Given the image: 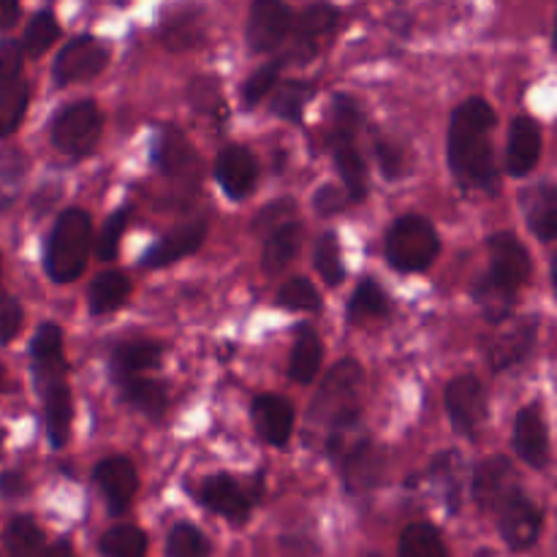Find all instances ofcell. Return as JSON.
<instances>
[{
	"label": "cell",
	"mask_w": 557,
	"mask_h": 557,
	"mask_svg": "<svg viewBox=\"0 0 557 557\" xmlns=\"http://www.w3.org/2000/svg\"><path fill=\"white\" fill-rule=\"evenodd\" d=\"M495 123L498 117L484 98H468L451 114L449 166L466 188L484 190V194L498 190V163L490 141Z\"/></svg>",
	"instance_id": "cell-1"
},
{
	"label": "cell",
	"mask_w": 557,
	"mask_h": 557,
	"mask_svg": "<svg viewBox=\"0 0 557 557\" xmlns=\"http://www.w3.org/2000/svg\"><path fill=\"white\" fill-rule=\"evenodd\" d=\"M362 386L364 373L357 359L337 362L321 381V389L315 392L310 419L330 428L332 433H348L357 428L362 417Z\"/></svg>",
	"instance_id": "cell-2"
},
{
	"label": "cell",
	"mask_w": 557,
	"mask_h": 557,
	"mask_svg": "<svg viewBox=\"0 0 557 557\" xmlns=\"http://www.w3.org/2000/svg\"><path fill=\"white\" fill-rule=\"evenodd\" d=\"M362 125V112L348 96H337L332 103V123L326 128V145H330L335 166L343 177V190L351 201H362L368 196V166L359 156L354 136Z\"/></svg>",
	"instance_id": "cell-3"
},
{
	"label": "cell",
	"mask_w": 557,
	"mask_h": 557,
	"mask_svg": "<svg viewBox=\"0 0 557 557\" xmlns=\"http://www.w3.org/2000/svg\"><path fill=\"white\" fill-rule=\"evenodd\" d=\"M92 245V223L90 215L79 207L60 212L54 221L52 234L47 239V275L54 283H71L85 272L87 253Z\"/></svg>",
	"instance_id": "cell-4"
},
{
	"label": "cell",
	"mask_w": 557,
	"mask_h": 557,
	"mask_svg": "<svg viewBox=\"0 0 557 557\" xmlns=\"http://www.w3.org/2000/svg\"><path fill=\"white\" fill-rule=\"evenodd\" d=\"M441 239L433 223L422 215H403L386 234V261L397 272H422L438 259Z\"/></svg>",
	"instance_id": "cell-5"
},
{
	"label": "cell",
	"mask_w": 557,
	"mask_h": 557,
	"mask_svg": "<svg viewBox=\"0 0 557 557\" xmlns=\"http://www.w3.org/2000/svg\"><path fill=\"white\" fill-rule=\"evenodd\" d=\"M103 117L96 101L69 103L58 117L52 120V145L54 150L69 158H82L101 139Z\"/></svg>",
	"instance_id": "cell-6"
},
{
	"label": "cell",
	"mask_w": 557,
	"mask_h": 557,
	"mask_svg": "<svg viewBox=\"0 0 557 557\" xmlns=\"http://www.w3.org/2000/svg\"><path fill=\"white\" fill-rule=\"evenodd\" d=\"M487 392H484V384L476 375H460V379L449 381V386H446V413H449L457 433L473 438L482 430V424L487 422Z\"/></svg>",
	"instance_id": "cell-7"
},
{
	"label": "cell",
	"mask_w": 557,
	"mask_h": 557,
	"mask_svg": "<svg viewBox=\"0 0 557 557\" xmlns=\"http://www.w3.org/2000/svg\"><path fill=\"white\" fill-rule=\"evenodd\" d=\"M109 63V47L96 36H76L60 49L54 58V82L71 85V82H87L101 74Z\"/></svg>",
	"instance_id": "cell-8"
},
{
	"label": "cell",
	"mask_w": 557,
	"mask_h": 557,
	"mask_svg": "<svg viewBox=\"0 0 557 557\" xmlns=\"http://www.w3.org/2000/svg\"><path fill=\"white\" fill-rule=\"evenodd\" d=\"M498 525L504 542L517 553H522V549H531L542 533V511L522 490H517L498 509Z\"/></svg>",
	"instance_id": "cell-9"
},
{
	"label": "cell",
	"mask_w": 557,
	"mask_h": 557,
	"mask_svg": "<svg viewBox=\"0 0 557 557\" xmlns=\"http://www.w3.org/2000/svg\"><path fill=\"white\" fill-rule=\"evenodd\" d=\"M294 14L281 0H256L250 5L248 44L253 52H275L292 33Z\"/></svg>",
	"instance_id": "cell-10"
},
{
	"label": "cell",
	"mask_w": 557,
	"mask_h": 557,
	"mask_svg": "<svg viewBox=\"0 0 557 557\" xmlns=\"http://www.w3.org/2000/svg\"><path fill=\"white\" fill-rule=\"evenodd\" d=\"M536 343V319H517L500 326L487 343V359L495 373L525 362Z\"/></svg>",
	"instance_id": "cell-11"
},
{
	"label": "cell",
	"mask_w": 557,
	"mask_h": 557,
	"mask_svg": "<svg viewBox=\"0 0 557 557\" xmlns=\"http://www.w3.org/2000/svg\"><path fill=\"white\" fill-rule=\"evenodd\" d=\"M96 484L103 493L109 515L123 517L131 509L136 490H139V476H136V468L128 457L114 455L96 466Z\"/></svg>",
	"instance_id": "cell-12"
},
{
	"label": "cell",
	"mask_w": 557,
	"mask_h": 557,
	"mask_svg": "<svg viewBox=\"0 0 557 557\" xmlns=\"http://www.w3.org/2000/svg\"><path fill=\"white\" fill-rule=\"evenodd\" d=\"M384 451L370 438H359L354 446H346L341 457L343 484L354 495L370 493L373 487H379L381 479H384Z\"/></svg>",
	"instance_id": "cell-13"
},
{
	"label": "cell",
	"mask_w": 557,
	"mask_h": 557,
	"mask_svg": "<svg viewBox=\"0 0 557 557\" xmlns=\"http://www.w3.org/2000/svg\"><path fill=\"white\" fill-rule=\"evenodd\" d=\"M517 473L506 457H490L473 471L471 493L482 509L498 511L504 500H509L517 493Z\"/></svg>",
	"instance_id": "cell-14"
},
{
	"label": "cell",
	"mask_w": 557,
	"mask_h": 557,
	"mask_svg": "<svg viewBox=\"0 0 557 557\" xmlns=\"http://www.w3.org/2000/svg\"><path fill=\"white\" fill-rule=\"evenodd\" d=\"M207 237V221L205 218H196V221L183 223L174 232L163 234L145 256H141V267L147 270H161V267L174 264V261L185 259V256L196 253L201 248Z\"/></svg>",
	"instance_id": "cell-15"
},
{
	"label": "cell",
	"mask_w": 557,
	"mask_h": 557,
	"mask_svg": "<svg viewBox=\"0 0 557 557\" xmlns=\"http://www.w3.org/2000/svg\"><path fill=\"white\" fill-rule=\"evenodd\" d=\"M490 261H493V267H490L487 275L504 286L515 288V292H520L522 283L531 277V256L515 234H495L490 239Z\"/></svg>",
	"instance_id": "cell-16"
},
{
	"label": "cell",
	"mask_w": 557,
	"mask_h": 557,
	"mask_svg": "<svg viewBox=\"0 0 557 557\" xmlns=\"http://www.w3.org/2000/svg\"><path fill=\"white\" fill-rule=\"evenodd\" d=\"M199 500L212 515L226 517L228 522H237V525L248 520L250 506H253V495L245 493L243 484L234 482L226 473L207 479L199 487Z\"/></svg>",
	"instance_id": "cell-17"
},
{
	"label": "cell",
	"mask_w": 557,
	"mask_h": 557,
	"mask_svg": "<svg viewBox=\"0 0 557 557\" xmlns=\"http://www.w3.org/2000/svg\"><path fill=\"white\" fill-rule=\"evenodd\" d=\"M256 174H259V166H256V158L248 147H223L215 161V177L232 199H245L253 190Z\"/></svg>",
	"instance_id": "cell-18"
},
{
	"label": "cell",
	"mask_w": 557,
	"mask_h": 557,
	"mask_svg": "<svg viewBox=\"0 0 557 557\" xmlns=\"http://www.w3.org/2000/svg\"><path fill=\"white\" fill-rule=\"evenodd\" d=\"M30 359L36 370V384L47 386L52 381L65 379V357H63V330L52 321L38 326L30 341Z\"/></svg>",
	"instance_id": "cell-19"
},
{
	"label": "cell",
	"mask_w": 557,
	"mask_h": 557,
	"mask_svg": "<svg viewBox=\"0 0 557 557\" xmlns=\"http://www.w3.org/2000/svg\"><path fill=\"white\" fill-rule=\"evenodd\" d=\"M515 449L531 468H544L549 460V435L542 408L528 406L517 413L515 422Z\"/></svg>",
	"instance_id": "cell-20"
},
{
	"label": "cell",
	"mask_w": 557,
	"mask_h": 557,
	"mask_svg": "<svg viewBox=\"0 0 557 557\" xmlns=\"http://www.w3.org/2000/svg\"><path fill=\"white\" fill-rule=\"evenodd\" d=\"M253 428L272 446H283L294 433V406L286 397L259 395L250 406Z\"/></svg>",
	"instance_id": "cell-21"
},
{
	"label": "cell",
	"mask_w": 557,
	"mask_h": 557,
	"mask_svg": "<svg viewBox=\"0 0 557 557\" xmlns=\"http://www.w3.org/2000/svg\"><path fill=\"white\" fill-rule=\"evenodd\" d=\"M542 156V131L531 117H517L509 131V147H506V172L511 177H525L533 172Z\"/></svg>",
	"instance_id": "cell-22"
},
{
	"label": "cell",
	"mask_w": 557,
	"mask_h": 557,
	"mask_svg": "<svg viewBox=\"0 0 557 557\" xmlns=\"http://www.w3.org/2000/svg\"><path fill=\"white\" fill-rule=\"evenodd\" d=\"M161 357H163L161 343L128 341V343H120V346L114 348L112 359H109V370H112V379L123 386L128 384V381L139 379L145 370L158 368Z\"/></svg>",
	"instance_id": "cell-23"
},
{
	"label": "cell",
	"mask_w": 557,
	"mask_h": 557,
	"mask_svg": "<svg viewBox=\"0 0 557 557\" xmlns=\"http://www.w3.org/2000/svg\"><path fill=\"white\" fill-rule=\"evenodd\" d=\"M44 395V424H47V438L52 449H63L69 444L71 419H74V406H71V389L65 379L52 381L41 386Z\"/></svg>",
	"instance_id": "cell-24"
},
{
	"label": "cell",
	"mask_w": 557,
	"mask_h": 557,
	"mask_svg": "<svg viewBox=\"0 0 557 557\" xmlns=\"http://www.w3.org/2000/svg\"><path fill=\"white\" fill-rule=\"evenodd\" d=\"M522 210H525V221L531 232L536 234L542 243H553L557 239V188L555 185H536L522 199Z\"/></svg>",
	"instance_id": "cell-25"
},
{
	"label": "cell",
	"mask_w": 557,
	"mask_h": 557,
	"mask_svg": "<svg viewBox=\"0 0 557 557\" xmlns=\"http://www.w3.org/2000/svg\"><path fill=\"white\" fill-rule=\"evenodd\" d=\"M131 297V281L125 272L109 270L103 275H98L90 283V292H87V305H90L92 315L112 313V310L123 308Z\"/></svg>",
	"instance_id": "cell-26"
},
{
	"label": "cell",
	"mask_w": 557,
	"mask_h": 557,
	"mask_svg": "<svg viewBox=\"0 0 557 557\" xmlns=\"http://www.w3.org/2000/svg\"><path fill=\"white\" fill-rule=\"evenodd\" d=\"M299 245H302V228L297 223L288 221L286 226L275 228L272 234H267L264 250H261V264H264V272L275 275V272H283L299 253Z\"/></svg>",
	"instance_id": "cell-27"
},
{
	"label": "cell",
	"mask_w": 557,
	"mask_h": 557,
	"mask_svg": "<svg viewBox=\"0 0 557 557\" xmlns=\"http://www.w3.org/2000/svg\"><path fill=\"white\" fill-rule=\"evenodd\" d=\"M473 297H476V305L482 308L484 319H487L490 324L500 326L506 319H511V310H515L517 299L515 288L504 286V283H498L495 277L484 275L482 281L473 286Z\"/></svg>",
	"instance_id": "cell-28"
},
{
	"label": "cell",
	"mask_w": 557,
	"mask_h": 557,
	"mask_svg": "<svg viewBox=\"0 0 557 557\" xmlns=\"http://www.w3.org/2000/svg\"><path fill=\"white\" fill-rule=\"evenodd\" d=\"M321 359H324V351H321L319 335L305 326L297 335L292 362H288V375H292V381H297V384H310V381L319 375Z\"/></svg>",
	"instance_id": "cell-29"
},
{
	"label": "cell",
	"mask_w": 557,
	"mask_h": 557,
	"mask_svg": "<svg viewBox=\"0 0 557 557\" xmlns=\"http://www.w3.org/2000/svg\"><path fill=\"white\" fill-rule=\"evenodd\" d=\"M123 400L150 419H161L169 408V392L161 381L134 379L123 384Z\"/></svg>",
	"instance_id": "cell-30"
},
{
	"label": "cell",
	"mask_w": 557,
	"mask_h": 557,
	"mask_svg": "<svg viewBox=\"0 0 557 557\" xmlns=\"http://www.w3.org/2000/svg\"><path fill=\"white\" fill-rule=\"evenodd\" d=\"M3 544L9 557H41L44 531L33 517H14L3 533Z\"/></svg>",
	"instance_id": "cell-31"
},
{
	"label": "cell",
	"mask_w": 557,
	"mask_h": 557,
	"mask_svg": "<svg viewBox=\"0 0 557 557\" xmlns=\"http://www.w3.org/2000/svg\"><path fill=\"white\" fill-rule=\"evenodd\" d=\"M152 161L166 174H180L194 161V147L183 139V134H177L174 128H166L158 134L156 145H152Z\"/></svg>",
	"instance_id": "cell-32"
},
{
	"label": "cell",
	"mask_w": 557,
	"mask_h": 557,
	"mask_svg": "<svg viewBox=\"0 0 557 557\" xmlns=\"http://www.w3.org/2000/svg\"><path fill=\"white\" fill-rule=\"evenodd\" d=\"M400 557H449L438 528L430 522H413L400 536Z\"/></svg>",
	"instance_id": "cell-33"
},
{
	"label": "cell",
	"mask_w": 557,
	"mask_h": 557,
	"mask_svg": "<svg viewBox=\"0 0 557 557\" xmlns=\"http://www.w3.org/2000/svg\"><path fill=\"white\" fill-rule=\"evenodd\" d=\"M27 101H30V85L25 79H16L14 85L0 90V139L20 128L27 112Z\"/></svg>",
	"instance_id": "cell-34"
},
{
	"label": "cell",
	"mask_w": 557,
	"mask_h": 557,
	"mask_svg": "<svg viewBox=\"0 0 557 557\" xmlns=\"http://www.w3.org/2000/svg\"><path fill=\"white\" fill-rule=\"evenodd\" d=\"M337 16L341 14H337L335 5H326V3L308 5V9L299 11V16L294 20V25H292L294 38H297V41H305V44H313L321 33L332 30V27L337 25Z\"/></svg>",
	"instance_id": "cell-35"
},
{
	"label": "cell",
	"mask_w": 557,
	"mask_h": 557,
	"mask_svg": "<svg viewBox=\"0 0 557 557\" xmlns=\"http://www.w3.org/2000/svg\"><path fill=\"white\" fill-rule=\"evenodd\" d=\"M98 549L103 557H145L147 536L134 525H117L103 533Z\"/></svg>",
	"instance_id": "cell-36"
},
{
	"label": "cell",
	"mask_w": 557,
	"mask_h": 557,
	"mask_svg": "<svg viewBox=\"0 0 557 557\" xmlns=\"http://www.w3.org/2000/svg\"><path fill=\"white\" fill-rule=\"evenodd\" d=\"M462 473H466V468H462V460L457 451L438 455V460L430 466V476H433V482H438L441 487H444V498L451 509H457V506H460Z\"/></svg>",
	"instance_id": "cell-37"
},
{
	"label": "cell",
	"mask_w": 557,
	"mask_h": 557,
	"mask_svg": "<svg viewBox=\"0 0 557 557\" xmlns=\"http://www.w3.org/2000/svg\"><path fill=\"white\" fill-rule=\"evenodd\" d=\"M389 313V299L381 292V286L375 281H362L354 292L351 302H348V319L351 321H368V319H381V315Z\"/></svg>",
	"instance_id": "cell-38"
},
{
	"label": "cell",
	"mask_w": 557,
	"mask_h": 557,
	"mask_svg": "<svg viewBox=\"0 0 557 557\" xmlns=\"http://www.w3.org/2000/svg\"><path fill=\"white\" fill-rule=\"evenodd\" d=\"M60 36V25L54 20L52 11H38L25 27V36H22V52L30 54V58H38V54L47 52Z\"/></svg>",
	"instance_id": "cell-39"
},
{
	"label": "cell",
	"mask_w": 557,
	"mask_h": 557,
	"mask_svg": "<svg viewBox=\"0 0 557 557\" xmlns=\"http://www.w3.org/2000/svg\"><path fill=\"white\" fill-rule=\"evenodd\" d=\"M169 557H210V542L205 533L190 522H177L166 539Z\"/></svg>",
	"instance_id": "cell-40"
},
{
	"label": "cell",
	"mask_w": 557,
	"mask_h": 557,
	"mask_svg": "<svg viewBox=\"0 0 557 557\" xmlns=\"http://www.w3.org/2000/svg\"><path fill=\"white\" fill-rule=\"evenodd\" d=\"M315 270H319L321 281L326 286H341L343 277H346V267H343L341 259V245H337V237L332 232L321 234L319 243H315Z\"/></svg>",
	"instance_id": "cell-41"
},
{
	"label": "cell",
	"mask_w": 557,
	"mask_h": 557,
	"mask_svg": "<svg viewBox=\"0 0 557 557\" xmlns=\"http://www.w3.org/2000/svg\"><path fill=\"white\" fill-rule=\"evenodd\" d=\"M275 101H272V112L281 114V117L299 123L302 120V109L308 103V98L313 96V87L308 82H286V85L275 87Z\"/></svg>",
	"instance_id": "cell-42"
},
{
	"label": "cell",
	"mask_w": 557,
	"mask_h": 557,
	"mask_svg": "<svg viewBox=\"0 0 557 557\" xmlns=\"http://www.w3.org/2000/svg\"><path fill=\"white\" fill-rule=\"evenodd\" d=\"M277 305L286 310H308V313H315V310H321V294L308 277H292L277 292Z\"/></svg>",
	"instance_id": "cell-43"
},
{
	"label": "cell",
	"mask_w": 557,
	"mask_h": 557,
	"mask_svg": "<svg viewBox=\"0 0 557 557\" xmlns=\"http://www.w3.org/2000/svg\"><path fill=\"white\" fill-rule=\"evenodd\" d=\"M128 221H131V207H120V210H114L112 215L107 218V223H103L101 234H98L96 239L98 261H112L114 256H117L120 239H123V232L125 226H128Z\"/></svg>",
	"instance_id": "cell-44"
},
{
	"label": "cell",
	"mask_w": 557,
	"mask_h": 557,
	"mask_svg": "<svg viewBox=\"0 0 557 557\" xmlns=\"http://www.w3.org/2000/svg\"><path fill=\"white\" fill-rule=\"evenodd\" d=\"M283 60H270L267 65H261L256 74H250V79L243 87V101L245 107H256V103L264 101L272 90L277 87V76H281Z\"/></svg>",
	"instance_id": "cell-45"
},
{
	"label": "cell",
	"mask_w": 557,
	"mask_h": 557,
	"mask_svg": "<svg viewBox=\"0 0 557 557\" xmlns=\"http://www.w3.org/2000/svg\"><path fill=\"white\" fill-rule=\"evenodd\" d=\"M22 60H25L22 44L14 41V38H3L0 41V90L20 79Z\"/></svg>",
	"instance_id": "cell-46"
},
{
	"label": "cell",
	"mask_w": 557,
	"mask_h": 557,
	"mask_svg": "<svg viewBox=\"0 0 557 557\" xmlns=\"http://www.w3.org/2000/svg\"><path fill=\"white\" fill-rule=\"evenodd\" d=\"M25 321V310H22L20 299L0 297V343H11L22 330Z\"/></svg>",
	"instance_id": "cell-47"
},
{
	"label": "cell",
	"mask_w": 557,
	"mask_h": 557,
	"mask_svg": "<svg viewBox=\"0 0 557 557\" xmlns=\"http://www.w3.org/2000/svg\"><path fill=\"white\" fill-rule=\"evenodd\" d=\"M294 215V201L292 199H281L275 205H270L267 210H261V215L256 218V232L267 234V232H275L277 226V218H292Z\"/></svg>",
	"instance_id": "cell-48"
},
{
	"label": "cell",
	"mask_w": 557,
	"mask_h": 557,
	"mask_svg": "<svg viewBox=\"0 0 557 557\" xmlns=\"http://www.w3.org/2000/svg\"><path fill=\"white\" fill-rule=\"evenodd\" d=\"M346 190L337 188V185H324V188L315 194L313 205L321 215H335V212H341L343 205H346Z\"/></svg>",
	"instance_id": "cell-49"
},
{
	"label": "cell",
	"mask_w": 557,
	"mask_h": 557,
	"mask_svg": "<svg viewBox=\"0 0 557 557\" xmlns=\"http://www.w3.org/2000/svg\"><path fill=\"white\" fill-rule=\"evenodd\" d=\"M375 150H379V161L386 177H397L403 169V152L397 150L392 141H384V139H375Z\"/></svg>",
	"instance_id": "cell-50"
},
{
	"label": "cell",
	"mask_w": 557,
	"mask_h": 557,
	"mask_svg": "<svg viewBox=\"0 0 557 557\" xmlns=\"http://www.w3.org/2000/svg\"><path fill=\"white\" fill-rule=\"evenodd\" d=\"M0 493H3L5 498H16V495L25 493V479H22L20 473H3V476H0Z\"/></svg>",
	"instance_id": "cell-51"
},
{
	"label": "cell",
	"mask_w": 557,
	"mask_h": 557,
	"mask_svg": "<svg viewBox=\"0 0 557 557\" xmlns=\"http://www.w3.org/2000/svg\"><path fill=\"white\" fill-rule=\"evenodd\" d=\"M16 16H20V5L9 3V0H0V30L14 25Z\"/></svg>",
	"instance_id": "cell-52"
},
{
	"label": "cell",
	"mask_w": 557,
	"mask_h": 557,
	"mask_svg": "<svg viewBox=\"0 0 557 557\" xmlns=\"http://www.w3.org/2000/svg\"><path fill=\"white\" fill-rule=\"evenodd\" d=\"M41 557H76V555H74V547H71L69 542H58V544H52V547H49Z\"/></svg>",
	"instance_id": "cell-53"
},
{
	"label": "cell",
	"mask_w": 557,
	"mask_h": 557,
	"mask_svg": "<svg viewBox=\"0 0 557 557\" xmlns=\"http://www.w3.org/2000/svg\"><path fill=\"white\" fill-rule=\"evenodd\" d=\"M553 286H555V294H557V253L553 259Z\"/></svg>",
	"instance_id": "cell-54"
},
{
	"label": "cell",
	"mask_w": 557,
	"mask_h": 557,
	"mask_svg": "<svg viewBox=\"0 0 557 557\" xmlns=\"http://www.w3.org/2000/svg\"><path fill=\"white\" fill-rule=\"evenodd\" d=\"M3 444H5V433L0 430V451H3Z\"/></svg>",
	"instance_id": "cell-55"
},
{
	"label": "cell",
	"mask_w": 557,
	"mask_h": 557,
	"mask_svg": "<svg viewBox=\"0 0 557 557\" xmlns=\"http://www.w3.org/2000/svg\"><path fill=\"white\" fill-rule=\"evenodd\" d=\"M553 41H555V49H557V20H555V30H553Z\"/></svg>",
	"instance_id": "cell-56"
},
{
	"label": "cell",
	"mask_w": 557,
	"mask_h": 557,
	"mask_svg": "<svg viewBox=\"0 0 557 557\" xmlns=\"http://www.w3.org/2000/svg\"><path fill=\"white\" fill-rule=\"evenodd\" d=\"M0 386H3V364H0Z\"/></svg>",
	"instance_id": "cell-57"
},
{
	"label": "cell",
	"mask_w": 557,
	"mask_h": 557,
	"mask_svg": "<svg viewBox=\"0 0 557 557\" xmlns=\"http://www.w3.org/2000/svg\"><path fill=\"white\" fill-rule=\"evenodd\" d=\"M0 277H3V261H0Z\"/></svg>",
	"instance_id": "cell-58"
},
{
	"label": "cell",
	"mask_w": 557,
	"mask_h": 557,
	"mask_svg": "<svg viewBox=\"0 0 557 557\" xmlns=\"http://www.w3.org/2000/svg\"><path fill=\"white\" fill-rule=\"evenodd\" d=\"M368 557H379V555H368Z\"/></svg>",
	"instance_id": "cell-59"
}]
</instances>
